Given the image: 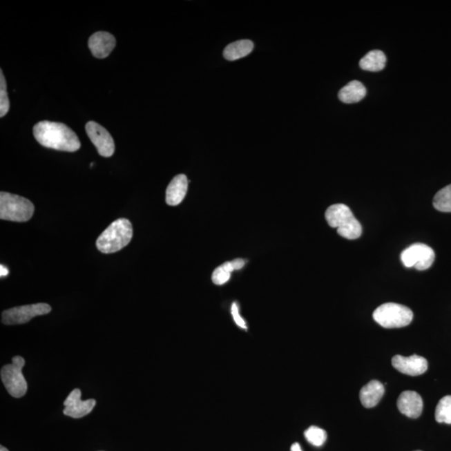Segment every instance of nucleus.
Wrapping results in <instances>:
<instances>
[{"mask_svg":"<svg viewBox=\"0 0 451 451\" xmlns=\"http://www.w3.org/2000/svg\"><path fill=\"white\" fill-rule=\"evenodd\" d=\"M86 131L102 157H111L114 154V140L106 128L97 122H89L86 125Z\"/></svg>","mask_w":451,"mask_h":451,"instance_id":"9","label":"nucleus"},{"mask_svg":"<svg viewBox=\"0 0 451 451\" xmlns=\"http://www.w3.org/2000/svg\"><path fill=\"white\" fill-rule=\"evenodd\" d=\"M434 258L436 254L434 250L423 243H414L403 251L401 255L403 265L406 267H414L420 271L430 269Z\"/></svg>","mask_w":451,"mask_h":451,"instance_id":"8","label":"nucleus"},{"mask_svg":"<svg viewBox=\"0 0 451 451\" xmlns=\"http://www.w3.org/2000/svg\"><path fill=\"white\" fill-rule=\"evenodd\" d=\"M9 95L7 93V84L3 70L0 71V117H3L10 110Z\"/></svg>","mask_w":451,"mask_h":451,"instance_id":"22","label":"nucleus"},{"mask_svg":"<svg viewBox=\"0 0 451 451\" xmlns=\"http://www.w3.org/2000/svg\"><path fill=\"white\" fill-rule=\"evenodd\" d=\"M0 451H9V450H8L6 448V447H3V446L1 445V446H0Z\"/></svg>","mask_w":451,"mask_h":451,"instance_id":"28","label":"nucleus"},{"mask_svg":"<svg viewBox=\"0 0 451 451\" xmlns=\"http://www.w3.org/2000/svg\"><path fill=\"white\" fill-rule=\"evenodd\" d=\"M412 311L404 305L394 303H387L374 310L373 318L385 329L403 328L413 320Z\"/></svg>","mask_w":451,"mask_h":451,"instance_id":"5","label":"nucleus"},{"mask_svg":"<svg viewBox=\"0 0 451 451\" xmlns=\"http://www.w3.org/2000/svg\"><path fill=\"white\" fill-rule=\"evenodd\" d=\"M253 50V43L249 39H242L236 42L231 43L223 51V57L227 61H237L249 55Z\"/></svg>","mask_w":451,"mask_h":451,"instance_id":"17","label":"nucleus"},{"mask_svg":"<svg viewBox=\"0 0 451 451\" xmlns=\"http://www.w3.org/2000/svg\"><path fill=\"white\" fill-rule=\"evenodd\" d=\"M433 204L434 209L442 213H451V184L438 191Z\"/></svg>","mask_w":451,"mask_h":451,"instance_id":"19","label":"nucleus"},{"mask_svg":"<svg viewBox=\"0 0 451 451\" xmlns=\"http://www.w3.org/2000/svg\"><path fill=\"white\" fill-rule=\"evenodd\" d=\"M325 218L331 227L338 229V235L350 239H357L362 235V226L355 218L352 211L345 204L330 206L325 213Z\"/></svg>","mask_w":451,"mask_h":451,"instance_id":"3","label":"nucleus"},{"mask_svg":"<svg viewBox=\"0 0 451 451\" xmlns=\"http://www.w3.org/2000/svg\"><path fill=\"white\" fill-rule=\"evenodd\" d=\"M34 211L35 206L28 199L5 191L0 193V218L2 220L27 222L32 218Z\"/></svg>","mask_w":451,"mask_h":451,"instance_id":"4","label":"nucleus"},{"mask_svg":"<svg viewBox=\"0 0 451 451\" xmlns=\"http://www.w3.org/2000/svg\"><path fill=\"white\" fill-rule=\"evenodd\" d=\"M399 410L407 417L416 419L421 416L423 401L421 395L414 391H405L398 399Z\"/></svg>","mask_w":451,"mask_h":451,"instance_id":"13","label":"nucleus"},{"mask_svg":"<svg viewBox=\"0 0 451 451\" xmlns=\"http://www.w3.org/2000/svg\"><path fill=\"white\" fill-rule=\"evenodd\" d=\"M306 440L308 441L311 445L314 446L320 447L325 444L327 440V433L325 430L319 428L317 426H311L305 432Z\"/></svg>","mask_w":451,"mask_h":451,"instance_id":"21","label":"nucleus"},{"mask_svg":"<svg viewBox=\"0 0 451 451\" xmlns=\"http://www.w3.org/2000/svg\"><path fill=\"white\" fill-rule=\"evenodd\" d=\"M436 420L438 423L451 425V395H447L439 401L436 410Z\"/></svg>","mask_w":451,"mask_h":451,"instance_id":"20","label":"nucleus"},{"mask_svg":"<svg viewBox=\"0 0 451 451\" xmlns=\"http://www.w3.org/2000/svg\"><path fill=\"white\" fill-rule=\"evenodd\" d=\"M291 451H303L301 449L300 445L298 443H294V444L291 446Z\"/></svg>","mask_w":451,"mask_h":451,"instance_id":"27","label":"nucleus"},{"mask_svg":"<svg viewBox=\"0 0 451 451\" xmlns=\"http://www.w3.org/2000/svg\"><path fill=\"white\" fill-rule=\"evenodd\" d=\"M25 365V358L15 356L12 359V364L3 366L1 370L3 384L11 396L15 398H21L27 392V382L22 373Z\"/></svg>","mask_w":451,"mask_h":451,"instance_id":"6","label":"nucleus"},{"mask_svg":"<svg viewBox=\"0 0 451 451\" xmlns=\"http://www.w3.org/2000/svg\"><path fill=\"white\" fill-rule=\"evenodd\" d=\"M51 307L47 303L15 307L3 311L2 323L6 325H23L32 318L50 313Z\"/></svg>","mask_w":451,"mask_h":451,"instance_id":"7","label":"nucleus"},{"mask_svg":"<svg viewBox=\"0 0 451 451\" xmlns=\"http://www.w3.org/2000/svg\"><path fill=\"white\" fill-rule=\"evenodd\" d=\"M231 274V273H230L229 271H227L225 267L222 265L215 269L211 278H213V282L215 285H222L229 280Z\"/></svg>","mask_w":451,"mask_h":451,"instance_id":"23","label":"nucleus"},{"mask_svg":"<svg viewBox=\"0 0 451 451\" xmlns=\"http://www.w3.org/2000/svg\"><path fill=\"white\" fill-rule=\"evenodd\" d=\"M384 394V385L380 381H372L363 387L359 393V398L365 408H373L380 403Z\"/></svg>","mask_w":451,"mask_h":451,"instance_id":"15","label":"nucleus"},{"mask_svg":"<svg viewBox=\"0 0 451 451\" xmlns=\"http://www.w3.org/2000/svg\"><path fill=\"white\" fill-rule=\"evenodd\" d=\"M367 90L364 84L358 81H350L338 93V99L346 104H354L362 101L366 97Z\"/></svg>","mask_w":451,"mask_h":451,"instance_id":"16","label":"nucleus"},{"mask_svg":"<svg viewBox=\"0 0 451 451\" xmlns=\"http://www.w3.org/2000/svg\"><path fill=\"white\" fill-rule=\"evenodd\" d=\"M33 133L36 141L47 148L75 153L81 148L77 135L65 124L43 121L36 124Z\"/></svg>","mask_w":451,"mask_h":451,"instance_id":"1","label":"nucleus"},{"mask_svg":"<svg viewBox=\"0 0 451 451\" xmlns=\"http://www.w3.org/2000/svg\"><path fill=\"white\" fill-rule=\"evenodd\" d=\"M387 59L384 52L374 50L369 52L359 61L362 70L377 72L381 71L386 66Z\"/></svg>","mask_w":451,"mask_h":451,"instance_id":"18","label":"nucleus"},{"mask_svg":"<svg viewBox=\"0 0 451 451\" xmlns=\"http://www.w3.org/2000/svg\"><path fill=\"white\" fill-rule=\"evenodd\" d=\"M231 314H233L234 321L237 323V325L242 329H247L246 322L241 317L240 313H239V308L237 303H234L233 306H231Z\"/></svg>","mask_w":451,"mask_h":451,"instance_id":"24","label":"nucleus"},{"mask_svg":"<svg viewBox=\"0 0 451 451\" xmlns=\"http://www.w3.org/2000/svg\"><path fill=\"white\" fill-rule=\"evenodd\" d=\"M97 405L93 399L91 400L81 401V391L75 389L67 397L64 405V414L71 418L79 419L89 414Z\"/></svg>","mask_w":451,"mask_h":451,"instance_id":"10","label":"nucleus"},{"mask_svg":"<svg viewBox=\"0 0 451 451\" xmlns=\"http://www.w3.org/2000/svg\"><path fill=\"white\" fill-rule=\"evenodd\" d=\"M0 271H1V273H0L1 277H6L8 274H9V270H8L7 267L5 266H0Z\"/></svg>","mask_w":451,"mask_h":451,"instance_id":"26","label":"nucleus"},{"mask_svg":"<svg viewBox=\"0 0 451 451\" xmlns=\"http://www.w3.org/2000/svg\"><path fill=\"white\" fill-rule=\"evenodd\" d=\"M189 181L185 175H177L170 182L166 193V202L169 206H177L185 198Z\"/></svg>","mask_w":451,"mask_h":451,"instance_id":"14","label":"nucleus"},{"mask_svg":"<svg viewBox=\"0 0 451 451\" xmlns=\"http://www.w3.org/2000/svg\"><path fill=\"white\" fill-rule=\"evenodd\" d=\"M88 45L95 58L105 59L109 57L114 50L117 41L113 35L99 31L90 36Z\"/></svg>","mask_w":451,"mask_h":451,"instance_id":"12","label":"nucleus"},{"mask_svg":"<svg viewBox=\"0 0 451 451\" xmlns=\"http://www.w3.org/2000/svg\"><path fill=\"white\" fill-rule=\"evenodd\" d=\"M417 451H421V450H417Z\"/></svg>","mask_w":451,"mask_h":451,"instance_id":"29","label":"nucleus"},{"mask_svg":"<svg viewBox=\"0 0 451 451\" xmlns=\"http://www.w3.org/2000/svg\"><path fill=\"white\" fill-rule=\"evenodd\" d=\"M133 225L125 218L113 222L97 238V247L103 253H114L129 244L133 238Z\"/></svg>","mask_w":451,"mask_h":451,"instance_id":"2","label":"nucleus"},{"mask_svg":"<svg viewBox=\"0 0 451 451\" xmlns=\"http://www.w3.org/2000/svg\"><path fill=\"white\" fill-rule=\"evenodd\" d=\"M392 365L394 368L400 371L401 373L410 375V376H418L428 370V362L426 359L416 354L410 357L395 355L392 358Z\"/></svg>","mask_w":451,"mask_h":451,"instance_id":"11","label":"nucleus"},{"mask_svg":"<svg viewBox=\"0 0 451 451\" xmlns=\"http://www.w3.org/2000/svg\"><path fill=\"white\" fill-rule=\"evenodd\" d=\"M231 265H233L234 270L242 269L245 265V261L242 258H237L235 260L231 261Z\"/></svg>","mask_w":451,"mask_h":451,"instance_id":"25","label":"nucleus"}]
</instances>
